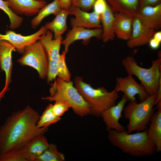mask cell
<instances>
[{"instance_id":"1","label":"cell","mask_w":161,"mask_h":161,"mask_svg":"<svg viewBox=\"0 0 161 161\" xmlns=\"http://www.w3.org/2000/svg\"><path fill=\"white\" fill-rule=\"evenodd\" d=\"M40 117L29 106L7 117L0 127V154L21 149L34 137L47 131L48 128L37 127Z\"/></svg>"},{"instance_id":"2","label":"cell","mask_w":161,"mask_h":161,"mask_svg":"<svg viewBox=\"0 0 161 161\" xmlns=\"http://www.w3.org/2000/svg\"><path fill=\"white\" fill-rule=\"evenodd\" d=\"M108 131L109 141L124 153L144 157L152 155L156 151L148 137L147 130L134 134H130L125 130L118 131L111 130Z\"/></svg>"},{"instance_id":"3","label":"cell","mask_w":161,"mask_h":161,"mask_svg":"<svg viewBox=\"0 0 161 161\" xmlns=\"http://www.w3.org/2000/svg\"><path fill=\"white\" fill-rule=\"evenodd\" d=\"M70 80L66 81L57 78L49 89L50 95L41 98L43 100L62 103L72 109L77 115L83 117L91 114L89 105Z\"/></svg>"},{"instance_id":"4","label":"cell","mask_w":161,"mask_h":161,"mask_svg":"<svg viewBox=\"0 0 161 161\" xmlns=\"http://www.w3.org/2000/svg\"><path fill=\"white\" fill-rule=\"evenodd\" d=\"M74 82L75 86L89 105L91 114L93 116H101L103 111L116 104L119 97L118 92L114 89L109 92L103 87L94 88L81 77H75Z\"/></svg>"},{"instance_id":"5","label":"cell","mask_w":161,"mask_h":161,"mask_svg":"<svg viewBox=\"0 0 161 161\" xmlns=\"http://www.w3.org/2000/svg\"><path fill=\"white\" fill-rule=\"evenodd\" d=\"M158 58L152 62L148 69L139 66L134 58L128 56L122 61V64L128 75H134L140 81L149 96L157 95L161 83V52L158 53Z\"/></svg>"},{"instance_id":"6","label":"cell","mask_w":161,"mask_h":161,"mask_svg":"<svg viewBox=\"0 0 161 161\" xmlns=\"http://www.w3.org/2000/svg\"><path fill=\"white\" fill-rule=\"evenodd\" d=\"M156 97V95L149 96L139 103L136 100L130 101L124 108L123 111L124 117L129 120L127 132L146 130L153 114Z\"/></svg>"},{"instance_id":"7","label":"cell","mask_w":161,"mask_h":161,"mask_svg":"<svg viewBox=\"0 0 161 161\" xmlns=\"http://www.w3.org/2000/svg\"><path fill=\"white\" fill-rule=\"evenodd\" d=\"M22 56L18 60L21 65L35 69L40 78H47L48 69L47 55L43 46L39 40L25 48Z\"/></svg>"},{"instance_id":"8","label":"cell","mask_w":161,"mask_h":161,"mask_svg":"<svg viewBox=\"0 0 161 161\" xmlns=\"http://www.w3.org/2000/svg\"><path fill=\"white\" fill-rule=\"evenodd\" d=\"M52 32L47 30L41 36L39 41L46 51L48 61V69L47 78L48 83L55 80L57 76V65L59 60L60 50L63 40L62 36L53 38Z\"/></svg>"},{"instance_id":"9","label":"cell","mask_w":161,"mask_h":161,"mask_svg":"<svg viewBox=\"0 0 161 161\" xmlns=\"http://www.w3.org/2000/svg\"><path fill=\"white\" fill-rule=\"evenodd\" d=\"M114 89L118 92H123L129 101H136L135 96L137 95L140 102L149 96L143 86L138 84L132 76L130 75L124 77L117 78Z\"/></svg>"},{"instance_id":"10","label":"cell","mask_w":161,"mask_h":161,"mask_svg":"<svg viewBox=\"0 0 161 161\" xmlns=\"http://www.w3.org/2000/svg\"><path fill=\"white\" fill-rule=\"evenodd\" d=\"M47 30L45 26H42L33 34L24 36L12 30H7L4 34L0 33V40L7 41L14 47L18 52L22 53L26 47L39 41L41 35Z\"/></svg>"},{"instance_id":"11","label":"cell","mask_w":161,"mask_h":161,"mask_svg":"<svg viewBox=\"0 0 161 161\" xmlns=\"http://www.w3.org/2000/svg\"><path fill=\"white\" fill-rule=\"evenodd\" d=\"M69 10V15L75 16L70 19L72 27H80L89 29L101 28L100 16L94 11L88 13L72 5Z\"/></svg>"},{"instance_id":"12","label":"cell","mask_w":161,"mask_h":161,"mask_svg":"<svg viewBox=\"0 0 161 161\" xmlns=\"http://www.w3.org/2000/svg\"><path fill=\"white\" fill-rule=\"evenodd\" d=\"M103 29L102 28L90 29L80 27H72L67 33L61 44L64 47V51L67 53L70 45L75 41L82 40L84 45L88 44L92 37L100 39L102 38Z\"/></svg>"},{"instance_id":"13","label":"cell","mask_w":161,"mask_h":161,"mask_svg":"<svg viewBox=\"0 0 161 161\" xmlns=\"http://www.w3.org/2000/svg\"><path fill=\"white\" fill-rule=\"evenodd\" d=\"M155 30L143 24L137 17L134 18L132 31L130 38L127 41V46L130 48L145 45L153 38Z\"/></svg>"},{"instance_id":"14","label":"cell","mask_w":161,"mask_h":161,"mask_svg":"<svg viewBox=\"0 0 161 161\" xmlns=\"http://www.w3.org/2000/svg\"><path fill=\"white\" fill-rule=\"evenodd\" d=\"M128 101L126 96L123 95L117 104L110 106L102 113L101 117L106 124L107 131L114 130L120 131L125 130L124 127L119 123V120L122 117V112Z\"/></svg>"},{"instance_id":"15","label":"cell","mask_w":161,"mask_h":161,"mask_svg":"<svg viewBox=\"0 0 161 161\" xmlns=\"http://www.w3.org/2000/svg\"><path fill=\"white\" fill-rule=\"evenodd\" d=\"M11 10L17 15L32 16L36 15L40 9L47 4L44 0H7Z\"/></svg>"},{"instance_id":"16","label":"cell","mask_w":161,"mask_h":161,"mask_svg":"<svg viewBox=\"0 0 161 161\" xmlns=\"http://www.w3.org/2000/svg\"><path fill=\"white\" fill-rule=\"evenodd\" d=\"M15 48L9 42L0 40V68L5 74V80L4 90H9V86L11 81L13 67L12 53Z\"/></svg>"},{"instance_id":"17","label":"cell","mask_w":161,"mask_h":161,"mask_svg":"<svg viewBox=\"0 0 161 161\" xmlns=\"http://www.w3.org/2000/svg\"><path fill=\"white\" fill-rule=\"evenodd\" d=\"M138 17L147 26L155 30L161 27V4L140 7Z\"/></svg>"},{"instance_id":"18","label":"cell","mask_w":161,"mask_h":161,"mask_svg":"<svg viewBox=\"0 0 161 161\" xmlns=\"http://www.w3.org/2000/svg\"><path fill=\"white\" fill-rule=\"evenodd\" d=\"M134 18L121 13L114 14L113 31L115 35L118 39L127 41L130 38L132 33Z\"/></svg>"},{"instance_id":"19","label":"cell","mask_w":161,"mask_h":161,"mask_svg":"<svg viewBox=\"0 0 161 161\" xmlns=\"http://www.w3.org/2000/svg\"><path fill=\"white\" fill-rule=\"evenodd\" d=\"M49 144L44 134H41L31 139L21 149L29 161H35L47 148Z\"/></svg>"},{"instance_id":"20","label":"cell","mask_w":161,"mask_h":161,"mask_svg":"<svg viewBox=\"0 0 161 161\" xmlns=\"http://www.w3.org/2000/svg\"><path fill=\"white\" fill-rule=\"evenodd\" d=\"M157 111L153 114L150 120L149 128L147 130L149 139L158 152L161 151V101L156 105Z\"/></svg>"},{"instance_id":"21","label":"cell","mask_w":161,"mask_h":161,"mask_svg":"<svg viewBox=\"0 0 161 161\" xmlns=\"http://www.w3.org/2000/svg\"><path fill=\"white\" fill-rule=\"evenodd\" d=\"M113 11L125 14L133 18L137 16L139 0H107Z\"/></svg>"},{"instance_id":"22","label":"cell","mask_w":161,"mask_h":161,"mask_svg":"<svg viewBox=\"0 0 161 161\" xmlns=\"http://www.w3.org/2000/svg\"><path fill=\"white\" fill-rule=\"evenodd\" d=\"M69 15V10L62 9L56 15L55 18L51 22L47 23L45 26L54 34V38L55 39L61 36L67 30V17Z\"/></svg>"},{"instance_id":"23","label":"cell","mask_w":161,"mask_h":161,"mask_svg":"<svg viewBox=\"0 0 161 161\" xmlns=\"http://www.w3.org/2000/svg\"><path fill=\"white\" fill-rule=\"evenodd\" d=\"M113 12L107 4L105 10L100 15L103 27L101 39L104 43L112 41L114 38L115 35L113 29L114 14Z\"/></svg>"},{"instance_id":"24","label":"cell","mask_w":161,"mask_h":161,"mask_svg":"<svg viewBox=\"0 0 161 161\" xmlns=\"http://www.w3.org/2000/svg\"><path fill=\"white\" fill-rule=\"evenodd\" d=\"M60 0H54L51 3L46 4L41 8L31 21L32 27L35 28L38 26L43 19L51 15H56L61 10Z\"/></svg>"},{"instance_id":"25","label":"cell","mask_w":161,"mask_h":161,"mask_svg":"<svg viewBox=\"0 0 161 161\" xmlns=\"http://www.w3.org/2000/svg\"><path fill=\"white\" fill-rule=\"evenodd\" d=\"M65 160L64 155L58 151L56 145L50 143L47 148L37 157L35 161H63Z\"/></svg>"},{"instance_id":"26","label":"cell","mask_w":161,"mask_h":161,"mask_svg":"<svg viewBox=\"0 0 161 161\" xmlns=\"http://www.w3.org/2000/svg\"><path fill=\"white\" fill-rule=\"evenodd\" d=\"M52 104H49L40 116L37 123L38 128H48L52 124H55L60 121L61 118L56 116L52 110Z\"/></svg>"},{"instance_id":"27","label":"cell","mask_w":161,"mask_h":161,"mask_svg":"<svg viewBox=\"0 0 161 161\" xmlns=\"http://www.w3.org/2000/svg\"><path fill=\"white\" fill-rule=\"evenodd\" d=\"M0 9L8 16L10 22L9 28L11 30L17 29L21 26L23 21V17L15 14L11 10L6 0H0Z\"/></svg>"},{"instance_id":"28","label":"cell","mask_w":161,"mask_h":161,"mask_svg":"<svg viewBox=\"0 0 161 161\" xmlns=\"http://www.w3.org/2000/svg\"><path fill=\"white\" fill-rule=\"evenodd\" d=\"M0 161H29L21 149L10 150L0 154Z\"/></svg>"},{"instance_id":"29","label":"cell","mask_w":161,"mask_h":161,"mask_svg":"<svg viewBox=\"0 0 161 161\" xmlns=\"http://www.w3.org/2000/svg\"><path fill=\"white\" fill-rule=\"evenodd\" d=\"M66 54L64 51L60 55L57 65V76L64 81L68 82L71 80V75L66 63Z\"/></svg>"},{"instance_id":"30","label":"cell","mask_w":161,"mask_h":161,"mask_svg":"<svg viewBox=\"0 0 161 161\" xmlns=\"http://www.w3.org/2000/svg\"><path fill=\"white\" fill-rule=\"evenodd\" d=\"M69 108L65 104L58 101L55 102L52 105V110L57 117H61L69 109Z\"/></svg>"},{"instance_id":"31","label":"cell","mask_w":161,"mask_h":161,"mask_svg":"<svg viewBox=\"0 0 161 161\" xmlns=\"http://www.w3.org/2000/svg\"><path fill=\"white\" fill-rule=\"evenodd\" d=\"M96 0H76L72 5L76 6L86 11L93 7Z\"/></svg>"},{"instance_id":"32","label":"cell","mask_w":161,"mask_h":161,"mask_svg":"<svg viewBox=\"0 0 161 161\" xmlns=\"http://www.w3.org/2000/svg\"><path fill=\"white\" fill-rule=\"evenodd\" d=\"M107 4L105 0H96L93 6L94 11L100 15L105 10Z\"/></svg>"},{"instance_id":"33","label":"cell","mask_w":161,"mask_h":161,"mask_svg":"<svg viewBox=\"0 0 161 161\" xmlns=\"http://www.w3.org/2000/svg\"><path fill=\"white\" fill-rule=\"evenodd\" d=\"M160 0H140V7L155 4Z\"/></svg>"},{"instance_id":"34","label":"cell","mask_w":161,"mask_h":161,"mask_svg":"<svg viewBox=\"0 0 161 161\" xmlns=\"http://www.w3.org/2000/svg\"><path fill=\"white\" fill-rule=\"evenodd\" d=\"M148 43L151 49H156L159 47L160 43L152 38L149 41Z\"/></svg>"},{"instance_id":"35","label":"cell","mask_w":161,"mask_h":161,"mask_svg":"<svg viewBox=\"0 0 161 161\" xmlns=\"http://www.w3.org/2000/svg\"><path fill=\"white\" fill-rule=\"evenodd\" d=\"M71 4L70 0H60V6L62 9L69 10Z\"/></svg>"},{"instance_id":"36","label":"cell","mask_w":161,"mask_h":161,"mask_svg":"<svg viewBox=\"0 0 161 161\" xmlns=\"http://www.w3.org/2000/svg\"><path fill=\"white\" fill-rule=\"evenodd\" d=\"M153 38L155 40L161 43V32L159 31L157 32H155Z\"/></svg>"},{"instance_id":"37","label":"cell","mask_w":161,"mask_h":161,"mask_svg":"<svg viewBox=\"0 0 161 161\" xmlns=\"http://www.w3.org/2000/svg\"><path fill=\"white\" fill-rule=\"evenodd\" d=\"M8 90H2L0 92V101L1 99L4 97V95L7 92Z\"/></svg>"},{"instance_id":"38","label":"cell","mask_w":161,"mask_h":161,"mask_svg":"<svg viewBox=\"0 0 161 161\" xmlns=\"http://www.w3.org/2000/svg\"><path fill=\"white\" fill-rule=\"evenodd\" d=\"M76 0H70L71 1V2L72 4H73L74 3H75V1Z\"/></svg>"},{"instance_id":"39","label":"cell","mask_w":161,"mask_h":161,"mask_svg":"<svg viewBox=\"0 0 161 161\" xmlns=\"http://www.w3.org/2000/svg\"><path fill=\"white\" fill-rule=\"evenodd\" d=\"M37 0V1H43V0Z\"/></svg>"}]
</instances>
